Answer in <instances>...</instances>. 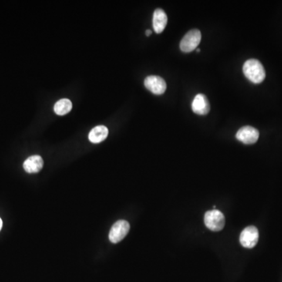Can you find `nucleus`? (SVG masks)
<instances>
[{
	"label": "nucleus",
	"mask_w": 282,
	"mask_h": 282,
	"mask_svg": "<svg viewBox=\"0 0 282 282\" xmlns=\"http://www.w3.org/2000/svg\"><path fill=\"white\" fill-rule=\"evenodd\" d=\"M130 226L126 220H119L112 226L109 233V240L112 243H118L125 239L129 233Z\"/></svg>",
	"instance_id": "20e7f679"
},
{
	"label": "nucleus",
	"mask_w": 282,
	"mask_h": 282,
	"mask_svg": "<svg viewBox=\"0 0 282 282\" xmlns=\"http://www.w3.org/2000/svg\"><path fill=\"white\" fill-rule=\"evenodd\" d=\"M196 51H197V52H200V50L196 49Z\"/></svg>",
	"instance_id": "2eb2a0df"
},
{
	"label": "nucleus",
	"mask_w": 282,
	"mask_h": 282,
	"mask_svg": "<svg viewBox=\"0 0 282 282\" xmlns=\"http://www.w3.org/2000/svg\"><path fill=\"white\" fill-rule=\"evenodd\" d=\"M202 34L199 29H192L182 38L179 44V48L182 52L190 53L197 49L198 45L201 42Z\"/></svg>",
	"instance_id": "7ed1b4c3"
},
{
	"label": "nucleus",
	"mask_w": 282,
	"mask_h": 282,
	"mask_svg": "<svg viewBox=\"0 0 282 282\" xmlns=\"http://www.w3.org/2000/svg\"><path fill=\"white\" fill-rule=\"evenodd\" d=\"M204 220H205V224L208 228L213 231H219V230H223L224 227V215L217 209H213V210L206 212Z\"/></svg>",
	"instance_id": "f03ea898"
},
{
	"label": "nucleus",
	"mask_w": 282,
	"mask_h": 282,
	"mask_svg": "<svg viewBox=\"0 0 282 282\" xmlns=\"http://www.w3.org/2000/svg\"><path fill=\"white\" fill-rule=\"evenodd\" d=\"M145 85L148 90L156 95L163 94L166 92V87H167L166 81L157 75H151V76L147 77L145 80Z\"/></svg>",
	"instance_id": "423d86ee"
},
{
	"label": "nucleus",
	"mask_w": 282,
	"mask_h": 282,
	"mask_svg": "<svg viewBox=\"0 0 282 282\" xmlns=\"http://www.w3.org/2000/svg\"><path fill=\"white\" fill-rule=\"evenodd\" d=\"M151 35H152V31H151V30H147L146 31L147 36H150Z\"/></svg>",
	"instance_id": "ddd939ff"
},
{
	"label": "nucleus",
	"mask_w": 282,
	"mask_h": 282,
	"mask_svg": "<svg viewBox=\"0 0 282 282\" xmlns=\"http://www.w3.org/2000/svg\"><path fill=\"white\" fill-rule=\"evenodd\" d=\"M260 132L252 126H244L237 132L236 138L245 145H253L259 139Z\"/></svg>",
	"instance_id": "0eeeda50"
},
{
	"label": "nucleus",
	"mask_w": 282,
	"mask_h": 282,
	"mask_svg": "<svg viewBox=\"0 0 282 282\" xmlns=\"http://www.w3.org/2000/svg\"><path fill=\"white\" fill-rule=\"evenodd\" d=\"M72 108L71 101L66 98L60 100L54 105V112L58 115H65L69 113Z\"/></svg>",
	"instance_id": "f8f14e48"
},
{
	"label": "nucleus",
	"mask_w": 282,
	"mask_h": 282,
	"mask_svg": "<svg viewBox=\"0 0 282 282\" xmlns=\"http://www.w3.org/2000/svg\"><path fill=\"white\" fill-rule=\"evenodd\" d=\"M259 240V231L254 226H249L242 230L240 235V243L243 247L253 249Z\"/></svg>",
	"instance_id": "39448f33"
},
{
	"label": "nucleus",
	"mask_w": 282,
	"mask_h": 282,
	"mask_svg": "<svg viewBox=\"0 0 282 282\" xmlns=\"http://www.w3.org/2000/svg\"><path fill=\"white\" fill-rule=\"evenodd\" d=\"M168 18L163 10L156 9L153 15V28L157 34L162 33L167 25Z\"/></svg>",
	"instance_id": "9d476101"
},
{
	"label": "nucleus",
	"mask_w": 282,
	"mask_h": 282,
	"mask_svg": "<svg viewBox=\"0 0 282 282\" xmlns=\"http://www.w3.org/2000/svg\"><path fill=\"white\" fill-rule=\"evenodd\" d=\"M108 128L104 125H98L89 132V139L93 144L101 143L108 137Z\"/></svg>",
	"instance_id": "9b49d317"
},
{
	"label": "nucleus",
	"mask_w": 282,
	"mask_h": 282,
	"mask_svg": "<svg viewBox=\"0 0 282 282\" xmlns=\"http://www.w3.org/2000/svg\"><path fill=\"white\" fill-rule=\"evenodd\" d=\"M2 226H3L2 219H0V230H1V228H2Z\"/></svg>",
	"instance_id": "4468645a"
},
{
	"label": "nucleus",
	"mask_w": 282,
	"mask_h": 282,
	"mask_svg": "<svg viewBox=\"0 0 282 282\" xmlns=\"http://www.w3.org/2000/svg\"><path fill=\"white\" fill-rule=\"evenodd\" d=\"M246 78L255 84L261 83L266 77L264 68L260 61L256 59L248 60L243 66Z\"/></svg>",
	"instance_id": "f257e3e1"
},
{
	"label": "nucleus",
	"mask_w": 282,
	"mask_h": 282,
	"mask_svg": "<svg viewBox=\"0 0 282 282\" xmlns=\"http://www.w3.org/2000/svg\"><path fill=\"white\" fill-rule=\"evenodd\" d=\"M192 111L199 115H206L210 111L209 101L204 94H198L192 102Z\"/></svg>",
	"instance_id": "6e6552de"
},
{
	"label": "nucleus",
	"mask_w": 282,
	"mask_h": 282,
	"mask_svg": "<svg viewBox=\"0 0 282 282\" xmlns=\"http://www.w3.org/2000/svg\"><path fill=\"white\" fill-rule=\"evenodd\" d=\"M43 164L42 157L39 155H32L25 161L23 167L28 173H36L42 169Z\"/></svg>",
	"instance_id": "1a4fd4ad"
}]
</instances>
